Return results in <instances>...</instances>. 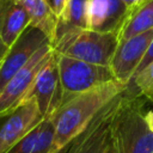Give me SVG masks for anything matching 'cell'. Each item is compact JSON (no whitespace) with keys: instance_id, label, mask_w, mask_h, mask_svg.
Returning <instances> with one entry per match:
<instances>
[{"instance_id":"6da1fadb","label":"cell","mask_w":153,"mask_h":153,"mask_svg":"<svg viewBox=\"0 0 153 153\" xmlns=\"http://www.w3.org/2000/svg\"><path fill=\"white\" fill-rule=\"evenodd\" d=\"M128 87L129 85L112 80L66 100L50 118L55 128L53 153L62 152L110 102L122 94Z\"/></svg>"},{"instance_id":"7a4b0ae2","label":"cell","mask_w":153,"mask_h":153,"mask_svg":"<svg viewBox=\"0 0 153 153\" xmlns=\"http://www.w3.org/2000/svg\"><path fill=\"white\" fill-rule=\"evenodd\" d=\"M142 99L130 85L123 92L111 123L114 153H153V133L145 120Z\"/></svg>"},{"instance_id":"3957f363","label":"cell","mask_w":153,"mask_h":153,"mask_svg":"<svg viewBox=\"0 0 153 153\" xmlns=\"http://www.w3.org/2000/svg\"><path fill=\"white\" fill-rule=\"evenodd\" d=\"M118 43L120 38L116 32L75 27L59 33L51 45L57 54L99 66H109Z\"/></svg>"},{"instance_id":"277c9868","label":"cell","mask_w":153,"mask_h":153,"mask_svg":"<svg viewBox=\"0 0 153 153\" xmlns=\"http://www.w3.org/2000/svg\"><path fill=\"white\" fill-rule=\"evenodd\" d=\"M55 55L63 92V103L79 93L88 91L108 81L116 80L109 66L85 62L57 54L56 51Z\"/></svg>"},{"instance_id":"5b68a950","label":"cell","mask_w":153,"mask_h":153,"mask_svg":"<svg viewBox=\"0 0 153 153\" xmlns=\"http://www.w3.org/2000/svg\"><path fill=\"white\" fill-rule=\"evenodd\" d=\"M54 54L55 50L50 43L42 47L5 85L0 92V118L12 114L27 99L38 73Z\"/></svg>"},{"instance_id":"8992f818","label":"cell","mask_w":153,"mask_h":153,"mask_svg":"<svg viewBox=\"0 0 153 153\" xmlns=\"http://www.w3.org/2000/svg\"><path fill=\"white\" fill-rule=\"evenodd\" d=\"M122 94L110 102L91 124L60 153H105L111 142V123Z\"/></svg>"},{"instance_id":"52a82bcc","label":"cell","mask_w":153,"mask_h":153,"mask_svg":"<svg viewBox=\"0 0 153 153\" xmlns=\"http://www.w3.org/2000/svg\"><path fill=\"white\" fill-rule=\"evenodd\" d=\"M49 43L50 41L44 32L30 25L8 48L4 57L0 67V92L12 76L20 71L42 47Z\"/></svg>"},{"instance_id":"ba28073f","label":"cell","mask_w":153,"mask_h":153,"mask_svg":"<svg viewBox=\"0 0 153 153\" xmlns=\"http://www.w3.org/2000/svg\"><path fill=\"white\" fill-rule=\"evenodd\" d=\"M27 99L36 100L43 118H53L61 108L63 92L55 54L38 73Z\"/></svg>"},{"instance_id":"9c48e42d","label":"cell","mask_w":153,"mask_h":153,"mask_svg":"<svg viewBox=\"0 0 153 153\" xmlns=\"http://www.w3.org/2000/svg\"><path fill=\"white\" fill-rule=\"evenodd\" d=\"M153 39V29L118 43L109 65L116 80L129 85Z\"/></svg>"},{"instance_id":"30bf717a","label":"cell","mask_w":153,"mask_h":153,"mask_svg":"<svg viewBox=\"0 0 153 153\" xmlns=\"http://www.w3.org/2000/svg\"><path fill=\"white\" fill-rule=\"evenodd\" d=\"M0 124V153H7L44 118L36 100L27 99Z\"/></svg>"},{"instance_id":"8fae6325","label":"cell","mask_w":153,"mask_h":153,"mask_svg":"<svg viewBox=\"0 0 153 153\" xmlns=\"http://www.w3.org/2000/svg\"><path fill=\"white\" fill-rule=\"evenodd\" d=\"M130 13L122 0H90V29L118 33Z\"/></svg>"},{"instance_id":"7c38bea8","label":"cell","mask_w":153,"mask_h":153,"mask_svg":"<svg viewBox=\"0 0 153 153\" xmlns=\"http://www.w3.org/2000/svg\"><path fill=\"white\" fill-rule=\"evenodd\" d=\"M31 25L30 17L18 0H0V39L11 47Z\"/></svg>"},{"instance_id":"4fadbf2b","label":"cell","mask_w":153,"mask_h":153,"mask_svg":"<svg viewBox=\"0 0 153 153\" xmlns=\"http://www.w3.org/2000/svg\"><path fill=\"white\" fill-rule=\"evenodd\" d=\"M27 12L31 26L39 29L47 35L50 43L55 41L57 31V18L45 0H18Z\"/></svg>"},{"instance_id":"5bb4252c","label":"cell","mask_w":153,"mask_h":153,"mask_svg":"<svg viewBox=\"0 0 153 153\" xmlns=\"http://www.w3.org/2000/svg\"><path fill=\"white\" fill-rule=\"evenodd\" d=\"M153 29V0H145L128 17L118 32L120 42Z\"/></svg>"},{"instance_id":"9a60e30c","label":"cell","mask_w":153,"mask_h":153,"mask_svg":"<svg viewBox=\"0 0 153 153\" xmlns=\"http://www.w3.org/2000/svg\"><path fill=\"white\" fill-rule=\"evenodd\" d=\"M90 29V0H71L59 18L56 36L69 29ZM56 38V37H55Z\"/></svg>"},{"instance_id":"2e32d148","label":"cell","mask_w":153,"mask_h":153,"mask_svg":"<svg viewBox=\"0 0 153 153\" xmlns=\"http://www.w3.org/2000/svg\"><path fill=\"white\" fill-rule=\"evenodd\" d=\"M130 85L134 86L136 93L140 97L153 102V62L137 73L131 80Z\"/></svg>"},{"instance_id":"e0dca14e","label":"cell","mask_w":153,"mask_h":153,"mask_svg":"<svg viewBox=\"0 0 153 153\" xmlns=\"http://www.w3.org/2000/svg\"><path fill=\"white\" fill-rule=\"evenodd\" d=\"M39 130H41V123L35 129H32L25 137H23L7 153H33L36 143H37V139L39 135Z\"/></svg>"},{"instance_id":"ac0fdd59","label":"cell","mask_w":153,"mask_h":153,"mask_svg":"<svg viewBox=\"0 0 153 153\" xmlns=\"http://www.w3.org/2000/svg\"><path fill=\"white\" fill-rule=\"evenodd\" d=\"M71 0H51L50 5H51V8H53V12L54 14L56 16L57 18V22H59V18L62 16V13L65 12L66 7L68 6Z\"/></svg>"},{"instance_id":"d6986e66","label":"cell","mask_w":153,"mask_h":153,"mask_svg":"<svg viewBox=\"0 0 153 153\" xmlns=\"http://www.w3.org/2000/svg\"><path fill=\"white\" fill-rule=\"evenodd\" d=\"M152 62H153V39H152V42H151V44H149V47H148V50H147V53H146V55H145L142 62L140 63V66H139V68H137V71H136V74L140 73L142 69H145V68H146L149 63H152ZM136 74H135V75H136Z\"/></svg>"},{"instance_id":"ffe728a7","label":"cell","mask_w":153,"mask_h":153,"mask_svg":"<svg viewBox=\"0 0 153 153\" xmlns=\"http://www.w3.org/2000/svg\"><path fill=\"white\" fill-rule=\"evenodd\" d=\"M122 1H123V2L126 4V6L133 12V11H134L139 5H141L145 0H122Z\"/></svg>"},{"instance_id":"44dd1931","label":"cell","mask_w":153,"mask_h":153,"mask_svg":"<svg viewBox=\"0 0 153 153\" xmlns=\"http://www.w3.org/2000/svg\"><path fill=\"white\" fill-rule=\"evenodd\" d=\"M145 120H146V123H147L148 128H149L151 131L153 133V109L149 110V111H146V114H145Z\"/></svg>"},{"instance_id":"7402d4cb","label":"cell","mask_w":153,"mask_h":153,"mask_svg":"<svg viewBox=\"0 0 153 153\" xmlns=\"http://www.w3.org/2000/svg\"><path fill=\"white\" fill-rule=\"evenodd\" d=\"M7 50H8V47H6V45L2 43V41L0 39V67H1V63H2V61H4V57H5L6 53H7Z\"/></svg>"},{"instance_id":"603a6c76","label":"cell","mask_w":153,"mask_h":153,"mask_svg":"<svg viewBox=\"0 0 153 153\" xmlns=\"http://www.w3.org/2000/svg\"><path fill=\"white\" fill-rule=\"evenodd\" d=\"M105 153H114V148H112L111 142H110V145H109V147H108V149H106V152H105Z\"/></svg>"},{"instance_id":"cb8c5ba5","label":"cell","mask_w":153,"mask_h":153,"mask_svg":"<svg viewBox=\"0 0 153 153\" xmlns=\"http://www.w3.org/2000/svg\"><path fill=\"white\" fill-rule=\"evenodd\" d=\"M45 1H47V2L49 4V5H50V2H51V0H45ZM50 7H51V5H50Z\"/></svg>"}]
</instances>
